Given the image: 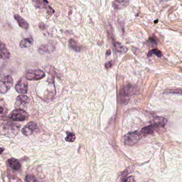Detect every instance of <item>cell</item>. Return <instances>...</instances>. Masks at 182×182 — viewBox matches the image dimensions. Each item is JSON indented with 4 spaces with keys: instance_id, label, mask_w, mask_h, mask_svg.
<instances>
[{
    "instance_id": "52a82bcc",
    "label": "cell",
    "mask_w": 182,
    "mask_h": 182,
    "mask_svg": "<svg viewBox=\"0 0 182 182\" xmlns=\"http://www.w3.org/2000/svg\"><path fill=\"white\" fill-rule=\"evenodd\" d=\"M28 88H29L28 81L25 77H23L17 82L15 89L18 93L24 94L27 92Z\"/></svg>"
},
{
    "instance_id": "30bf717a",
    "label": "cell",
    "mask_w": 182,
    "mask_h": 182,
    "mask_svg": "<svg viewBox=\"0 0 182 182\" xmlns=\"http://www.w3.org/2000/svg\"><path fill=\"white\" fill-rule=\"evenodd\" d=\"M14 19L16 20L18 25L20 28L25 30H27L29 28V23H27L25 20L21 17L19 14H14Z\"/></svg>"
},
{
    "instance_id": "ac0fdd59",
    "label": "cell",
    "mask_w": 182,
    "mask_h": 182,
    "mask_svg": "<svg viewBox=\"0 0 182 182\" xmlns=\"http://www.w3.org/2000/svg\"><path fill=\"white\" fill-rule=\"evenodd\" d=\"M66 134H67V136L66 137L65 140L67 142H74L75 140V135L73 133H70V132H67Z\"/></svg>"
},
{
    "instance_id": "6da1fadb",
    "label": "cell",
    "mask_w": 182,
    "mask_h": 182,
    "mask_svg": "<svg viewBox=\"0 0 182 182\" xmlns=\"http://www.w3.org/2000/svg\"><path fill=\"white\" fill-rule=\"evenodd\" d=\"M20 127L19 123L0 119V135L9 137H15L19 132Z\"/></svg>"
},
{
    "instance_id": "484cf974",
    "label": "cell",
    "mask_w": 182,
    "mask_h": 182,
    "mask_svg": "<svg viewBox=\"0 0 182 182\" xmlns=\"http://www.w3.org/2000/svg\"><path fill=\"white\" fill-rule=\"evenodd\" d=\"M107 55H108V54H111V51H110V50L107 51Z\"/></svg>"
},
{
    "instance_id": "7402d4cb",
    "label": "cell",
    "mask_w": 182,
    "mask_h": 182,
    "mask_svg": "<svg viewBox=\"0 0 182 182\" xmlns=\"http://www.w3.org/2000/svg\"><path fill=\"white\" fill-rule=\"evenodd\" d=\"M123 182H135V180L133 176L128 177Z\"/></svg>"
},
{
    "instance_id": "5bb4252c",
    "label": "cell",
    "mask_w": 182,
    "mask_h": 182,
    "mask_svg": "<svg viewBox=\"0 0 182 182\" xmlns=\"http://www.w3.org/2000/svg\"><path fill=\"white\" fill-rule=\"evenodd\" d=\"M8 163L9 165V166L14 170L18 171V170H19L21 168V164H20V162L15 158L9 159L8 160Z\"/></svg>"
},
{
    "instance_id": "603a6c76",
    "label": "cell",
    "mask_w": 182,
    "mask_h": 182,
    "mask_svg": "<svg viewBox=\"0 0 182 182\" xmlns=\"http://www.w3.org/2000/svg\"><path fill=\"white\" fill-rule=\"evenodd\" d=\"M112 62H109L107 64H105V67L108 69L109 68L111 67V66H112Z\"/></svg>"
},
{
    "instance_id": "9c48e42d",
    "label": "cell",
    "mask_w": 182,
    "mask_h": 182,
    "mask_svg": "<svg viewBox=\"0 0 182 182\" xmlns=\"http://www.w3.org/2000/svg\"><path fill=\"white\" fill-rule=\"evenodd\" d=\"M29 102L30 99L27 96L25 95H19L16 98L14 108L16 109H24L23 108L26 107V105H27Z\"/></svg>"
},
{
    "instance_id": "d4e9b609",
    "label": "cell",
    "mask_w": 182,
    "mask_h": 182,
    "mask_svg": "<svg viewBox=\"0 0 182 182\" xmlns=\"http://www.w3.org/2000/svg\"><path fill=\"white\" fill-rule=\"evenodd\" d=\"M4 151V148H0V154H2Z\"/></svg>"
},
{
    "instance_id": "9a60e30c",
    "label": "cell",
    "mask_w": 182,
    "mask_h": 182,
    "mask_svg": "<svg viewBox=\"0 0 182 182\" xmlns=\"http://www.w3.org/2000/svg\"><path fill=\"white\" fill-rule=\"evenodd\" d=\"M135 92V87L132 86H127L123 88L121 91V96H127L131 95Z\"/></svg>"
},
{
    "instance_id": "8992f818",
    "label": "cell",
    "mask_w": 182,
    "mask_h": 182,
    "mask_svg": "<svg viewBox=\"0 0 182 182\" xmlns=\"http://www.w3.org/2000/svg\"><path fill=\"white\" fill-rule=\"evenodd\" d=\"M141 138V134L138 131L129 133L124 136L123 141L125 145L133 146L137 143Z\"/></svg>"
},
{
    "instance_id": "7c38bea8",
    "label": "cell",
    "mask_w": 182,
    "mask_h": 182,
    "mask_svg": "<svg viewBox=\"0 0 182 182\" xmlns=\"http://www.w3.org/2000/svg\"><path fill=\"white\" fill-rule=\"evenodd\" d=\"M129 2L128 0H114L113 6L116 9H122L128 6Z\"/></svg>"
},
{
    "instance_id": "44dd1931",
    "label": "cell",
    "mask_w": 182,
    "mask_h": 182,
    "mask_svg": "<svg viewBox=\"0 0 182 182\" xmlns=\"http://www.w3.org/2000/svg\"><path fill=\"white\" fill-rule=\"evenodd\" d=\"M49 47L48 45H42L40 48V50L42 51L43 52H49Z\"/></svg>"
},
{
    "instance_id": "4316f807",
    "label": "cell",
    "mask_w": 182,
    "mask_h": 182,
    "mask_svg": "<svg viewBox=\"0 0 182 182\" xmlns=\"http://www.w3.org/2000/svg\"><path fill=\"white\" fill-rule=\"evenodd\" d=\"M1 70H0V77H1Z\"/></svg>"
},
{
    "instance_id": "e0dca14e",
    "label": "cell",
    "mask_w": 182,
    "mask_h": 182,
    "mask_svg": "<svg viewBox=\"0 0 182 182\" xmlns=\"http://www.w3.org/2000/svg\"><path fill=\"white\" fill-rule=\"evenodd\" d=\"M48 2L47 0H43L42 1H35V6L40 9L44 8L48 6Z\"/></svg>"
},
{
    "instance_id": "83f0119b",
    "label": "cell",
    "mask_w": 182,
    "mask_h": 182,
    "mask_svg": "<svg viewBox=\"0 0 182 182\" xmlns=\"http://www.w3.org/2000/svg\"><path fill=\"white\" fill-rule=\"evenodd\" d=\"M0 59H2V57H1V56H0Z\"/></svg>"
},
{
    "instance_id": "cb8c5ba5",
    "label": "cell",
    "mask_w": 182,
    "mask_h": 182,
    "mask_svg": "<svg viewBox=\"0 0 182 182\" xmlns=\"http://www.w3.org/2000/svg\"><path fill=\"white\" fill-rule=\"evenodd\" d=\"M3 111H4V109H3L2 106H0V114H1L2 113H3Z\"/></svg>"
},
{
    "instance_id": "4fadbf2b",
    "label": "cell",
    "mask_w": 182,
    "mask_h": 182,
    "mask_svg": "<svg viewBox=\"0 0 182 182\" xmlns=\"http://www.w3.org/2000/svg\"><path fill=\"white\" fill-rule=\"evenodd\" d=\"M34 43V40L33 38L31 37H29L27 38H25L22 39L20 42L19 46L21 48H27L30 47L33 45Z\"/></svg>"
},
{
    "instance_id": "d6986e66",
    "label": "cell",
    "mask_w": 182,
    "mask_h": 182,
    "mask_svg": "<svg viewBox=\"0 0 182 182\" xmlns=\"http://www.w3.org/2000/svg\"><path fill=\"white\" fill-rule=\"evenodd\" d=\"M153 54L157 56L158 57H161V56H162V53L161 52V51L159 50L158 49H157L150 51L148 53V56H151L152 55H153Z\"/></svg>"
},
{
    "instance_id": "ffe728a7",
    "label": "cell",
    "mask_w": 182,
    "mask_h": 182,
    "mask_svg": "<svg viewBox=\"0 0 182 182\" xmlns=\"http://www.w3.org/2000/svg\"><path fill=\"white\" fill-rule=\"evenodd\" d=\"M25 181V182H39L34 175L32 174L27 175L26 176Z\"/></svg>"
},
{
    "instance_id": "5b68a950",
    "label": "cell",
    "mask_w": 182,
    "mask_h": 182,
    "mask_svg": "<svg viewBox=\"0 0 182 182\" xmlns=\"http://www.w3.org/2000/svg\"><path fill=\"white\" fill-rule=\"evenodd\" d=\"M14 84V79L11 75L4 76L0 80V93L4 94L10 90Z\"/></svg>"
},
{
    "instance_id": "7a4b0ae2",
    "label": "cell",
    "mask_w": 182,
    "mask_h": 182,
    "mask_svg": "<svg viewBox=\"0 0 182 182\" xmlns=\"http://www.w3.org/2000/svg\"><path fill=\"white\" fill-rule=\"evenodd\" d=\"M167 121L165 118L158 117L155 118L153 123L150 125L144 127L143 128L141 133L144 136H147L148 135L152 134L154 132L157 131V129L160 127H163L167 124Z\"/></svg>"
},
{
    "instance_id": "2e32d148",
    "label": "cell",
    "mask_w": 182,
    "mask_h": 182,
    "mask_svg": "<svg viewBox=\"0 0 182 182\" xmlns=\"http://www.w3.org/2000/svg\"><path fill=\"white\" fill-rule=\"evenodd\" d=\"M69 44L70 46L72 49L73 50L76 52H79L80 51V46L77 44L76 41H75L74 39H71L69 41Z\"/></svg>"
},
{
    "instance_id": "ba28073f",
    "label": "cell",
    "mask_w": 182,
    "mask_h": 182,
    "mask_svg": "<svg viewBox=\"0 0 182 182\" xmlns=\"http://www.w3.org/2000/svg\"><path fill=\"white\" fill-rule=\"evenodd\" d=\"M39 129L37 123L33 121H31L23 127L21 129V132L25 136H30L33 134L34 132L38 131Z\"/></svg>"
},
{
    "instance_id": "277c9868",
    "label": "cell",
    "mask_w": 182,
    "mask_h": 182,
    "mask_svg": "<svg viewBox=\"0 0 182 182\" xmlns=\"http://www.w3.org/2000/svg\"><path fill=\"white\" fill-rule=\"evenodd\" d=\"M27 80L32 81H40L46 77V74L41 69L27 70L25 73V76Z\"/></svg>"
},
{
    "instance_id": "8fae6325",
    "label": "cell",
    "mask_w": 182,
    "mask_h": 182,
    "mask_svg": "<svg viewBox=\"0 0 182 182\" xmlns=\"http://www.w3.org/2000/svg\"><path fill=\"white\" fill-rule=\"evenodd\" d=\"M0 56L2 59L8 60L10 58V53L6 45L0 39Z\"/></svg>"
},
{
    "instance_id": "3957f363",
    "label": "cell",
    "mask_w": 182,
    "mask_h": 182,
    "mask_svg": "<svg viewBox=\"0 0 182 182\" xmlns=\"http://www.w3.org/2000/svg\"><path fill=\"white\" fill-rule=\"evenodd\" d=\"M29 115L25 110L16 109L8 116L9 119L11 121H24L27 120Z\"/></svg>"
}]
</instances>
